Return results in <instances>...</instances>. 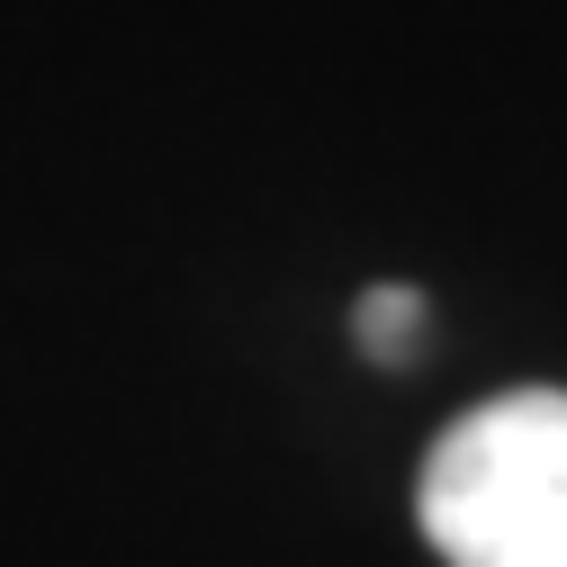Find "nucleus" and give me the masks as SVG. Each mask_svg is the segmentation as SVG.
Returning a JSON list of instances; mask_svg holds the SVG:
<instances>
[{
	"label": "nucleus",
	"mask_w": 567,
	"mask_h": 567,
	"mask_svg": "<svg viewBox=\"0 0 567 567\" xmlns=\"http://www.w3.org/2000/svg\"><path fill=\"white\" fill-rule=\"evenodd\" d=\"M414 505L442 567H567V396L523 388L460 414Z\"/></svg>",
	"instance_id": "f257e3e1"
},
{
	"label": "nucleus",
	"mask_w": 567,
	"mask_h": 567,
	"mask_svg": "<svg viewBox=\"0 0 567 567\" xmlns=\"http://www.w3.org/2000/svg\"><path fill=\"white\" fill-rule=\"evenodd\" d=\"M414 342H423V298L414 289H370L361 298V351L370 361H405Z\"/></svg>",
	"instance_id": "f03ea898"
}]
</instances>
